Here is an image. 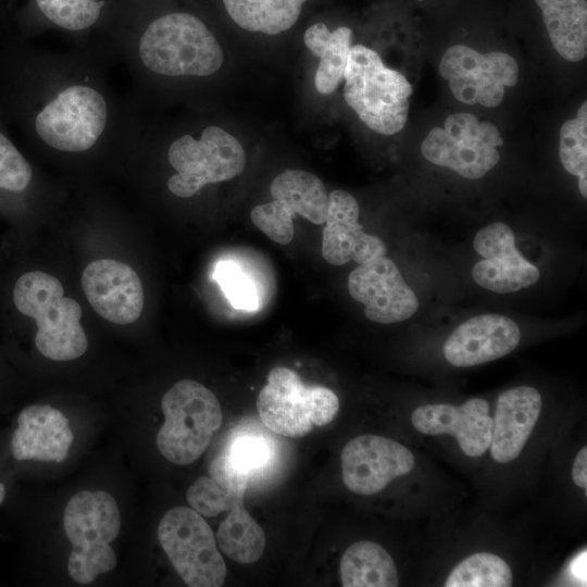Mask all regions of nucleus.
Returning a JSON list of instances; mask_svg holds the SVG:
<instances>
[{
	"instance_id": "nucleus-1",
	"label": "nucleus",
	"mask_w": 587,
	"mask_h": 587,
	"mask_svg": "<svg viewBox=\"0 0 587 587\" xmlns=\"http://www.w3.org/2000/svg\"><path fill=\"white\" fill-rule=\"evenodd\" d=\"M63 294L61 282L41 271L23 274L13 288L16 309L36 321L35 344L38 351L54 361L77 359L88 348L79 322L82 308Z\"/></svg>"
},
{
	"instance_id": "nucleus-2",
	"label": "nucleus",
	"mask_w": 587,
	"mask_h": 587,
	"mask_svg": "<svg viewBox=\"0 0 587 587\" xmlns=\"http://www.w3.org/2000/svg\"><path fill=\"white\" fill-rule=\"evenodd\" d=\"M344 79L346 102L369 128L394 135L404 127L412 86L400 72L385 66L376 51L352 46Z\"/></svg>"
},
{
	"instance_id": "nucleus-3",
	"label": "nucleus",
	"mask_w": 587,
	"mask_h": 587,
	"mask_svg": "<svg viewBox=\"0 0 587 587\" xmlns=\"http://www.w3.org/2000/svg\"><path fill=\"white\" fill-rule=\"evenodd\" d=\"M139 55L147 68L170 76H208L224 61L222 48L210 29L186 12L153 20L141 36Z\"/></svg>"
},
{
	"instance_id": "nucleus-4",
	"label": "nucleus",
	"mask_w": 587,
	"mask_h": 587,
	"mask_svg": "<svg viewBox=\"0 0 587 587\" xmlns=\"http://www.w3.org/2000/svg\"><path fill=\"white\" fill-rule=\"evenodd\" d=\"M120 527L117 503L110 494L83 490L70 499L64 510V529L73 545L67 570L76 583H91L115 567L116 555L110 544Z\"/></svg>"
},
{
	"instance_id": "nucleus-5",
	"label": "nucleus",
	"mask_w": 587,
	"mask_h": 587,
	"mask_svg": "<svg viewBox=\"0 0 587 587\" xmlns=\"http://www.w3.org/2000/svg\"><path fill=\"white\" fill-rule=\"evenodd\" d=\"M161 409L165 421L157 446L166 460L179 465L196 461L204 452L223 420L216 396L191 379L179 380L167 390Z\"/></svg>"
},
{
	"instance_id": "nucleus-6",
	"label": "nucleus",
	"mask_w": 587,
	"mask_h": 587,
	"mask_svg": "<svg viewBox=\"0 0 587 587\" xmlns=\"http://www.w3.org/2000/svg\"><path fill=\"white\" fill-rule=\"evenodd\" d=\"M257 409L262 423L272 432L302 437L313 426L330 423L339 410V400L332 389L305 385L292 370L276 366L258 395Z\"/></svg>"
},
{
	"instance_id": "nucleus-7",
	"label": "nucleus",
	"mask_w": 587,
	"mask_h": 587,
	"mask_svg": "<svg viewBox=\"0 0 587 587\" xmlns=\"http://www.w3.org/2000/svg\"><path fill=\"white\" fill-rule=\"evenodd\" d=\"M168 162L177 172L167 180L172 193L189 198L203 186L229 180L241 174L246 153L241 143L217 126L203 129L200 139L184 135L172 142Z\"/></svg>"
},
{
	"instance_id": "nucleus-8",
	"label": "nucleus",
	"mask_w": 587,
	"mask_h": 587,
	"mask_svg": "<svg viewBox=\"0 0 587 587\" xmlns=\"http://www.w3.org/2000/svg\"><path fill=\"white\" fill-rule=\"evenodd\" d=\"M159 541L178 575L190 587H220L226 565L213 530L192 508L168 510L158 527Z\"/></svg>"
},
{
	"instance_id": "nucleus-9",
	"label": "nucleus",
	"mask_w": 587,
	"mask_h": 587,
	"mask_svg": "<svg viewBox=\"0 0 587 587\" xmlns=\"http://www.w3.org/2000/svg\"><path fill=\"white\" fill-rule=\"evenodd\" d=\"M501 146L503 140L495 124L472 113H455L445 120L442 127L432 128L421 152L433 164L478 179L497 165Z\"/></svg>"
},
{
	"instance_id": "nucleus-10",
	"label": "nucleus",
	"mask_w": 587,
	"mask_h": 587,
	"mask_svg": "<svg viewBox=\"0 0 587 587\" xmlns=\"http://www.w3.org/2000/svg\"><path fill=\"white\" fill-rule=\"evenodd\" d=\"M108 117L104 98L93 88L76 85L62 90L37 115L38 136L50 147L66 152L91 148Z\"/></svg>"
},
{
	"instance_id": "nucleus-11",
	"label": "nucleus",
	"mask_w": 587,
	"mask_h": 587,
	"mask_svg": "<svg viewBox=\"0 0 587 587\" xmlns=\"http://www.w3.org/2000/svg\"><path fill=\"white\" fill-rule=\"evenodd\" d=\"M271 202L251 210L252 223L270 239L289 243L295 235L292 218L303 216L313 224H324L328 210V193L323 182L302 170H287L270 186Z\"/></svg>"
},
{
	"instance_id": "nucleus-12",
	"label": "nucleus",
	"mask_w": 587,
	"mask_h": 587,
	"mask_svg": "<svg viewBox=\"0 0 587 587\" xmlns=\"http://www.w3.org/2000/svg\"><path fill=\"white\" fill-rule=\"evenodd\" d=\"M439 73L449 82L454 98L462 103L495 108L501 103L505 88L517 83L519 64L504 52L480 53L471 47L457 45L442 54Z\"/></svg>"
},
{
	"instance_id": "nucleus-13",
	"label": "nucleus",
	"mask_w": 587,
	"mask_h": 587,
	"mask_svg": "<svg viewBox=\"0 0 587 587\" xmlns=\"http://www.w3.org/2000/svg\"><path fill=\"white\" fill-rule=\"evenodd\" d=\"M412 452L396 440L378 435H361L346 444L341 452L342 479L354 494L370 496L396 477L411 472Z\"/></svg>"
},
{
	"instance_id": "nucleus-14",
	"label": "nucleus",
	"mask_w": 587,
	"mask_h": 587,
	"mask_svg": "<svg viewBox=\"0 0 587 587\" xmlns=\"http://www.w3.org/2000/svg\"><path fill=\"white\" fill-rule=\"evenodd\" d=\"M348 290L364 305L365 316L379 324L402 322L419 309L414 291L397 265L385 255L359 264L349 274Z\"/></svg>"
},
{
	"instance_id": "nucleus-15",
	"label": "nucleus",
	"mask_w": 587,
	"mask_h": 587,
	"mask_svg": "<svg viewBox=\"0 0 587 587\" xmlns=\"http://www.w3.org/2000/svg\"><path fill=\"white\" fill-rule=\"evenodd\" d=\"M473 246L484 258L472 268V277L478 286L509 294L530 287L539 279L538 268L515 247L509 225L497 222L483 227L475 235Z\"/></svg>"
},
{
	"instance_id": "nucleus-16",
	"label": "nucleus",
	"mask_w": 587,
	"mask_h": 587,
	"mask_svg": "<svg viewBox=\"0 0 587 587\" xmlns=\"http://www.w3.org/2000/svg\"><path fill=\"white\" fill-rule=\"evenodd\" d=\"M82 286L93 310L112 323L129 324L141 314V282L123 262L100 259L89 263L83 272Z\"/></svg>"
},
{
	"instance_id": "nucleus-17",
	"label": "nucleus",
	"mask_w": 587,
	"mask_h": 587,
	"mask_svg": "<svg viewBox=\"0 0 587 587\" xmlns=\"http://www.w3.org/2000/svg\"><path fill=\"white\" fill-rule=\"evenodd\" d=\"M359 204L347 191L335 189L328 195V210L322 236V255L340 266L350 261L364 264L387 252L384 241L363 232Z\"/></svg>"
},
{
	"instance_id": "nucleus-18",
	"label": "nucleus",
	"mask_w": 587,
	"mask_h": 587,
	"mask_svg": "<svg viewBox=\"0 0 587 587\" xmlns=\"http://www.w3.org/2000/svg\"><path fill=\"white\" fill-rule=\"evenodd\" d=\"M488 413V402L473 398L459 407L448 403L421 405L412 412L411 422L425 435L454 436L463 453L478 458L491 442L492 417Z\"/></svg>"
},
{
	"instance_id": "nucleus-19",
	"label": "nucleus",
	"mask_w": 587,
	"mask_h": 587,
	"mask_svg": "<svg viewBox=\"0 0 587 587\" xmlns=\"http://www.w3.org/2000/svg\"><path fill=\"white\" fill-rule=\"evenodd\" d=\"M517 324L500 314H480L459 325L444 345L446 360L467 367L500 359L519 345Z\"/></svg>"
},
{
	"instance_id": "nucleus-20",
	"label": "nucleus",
	"mask_w": 587,
	"mask_h": 587,
	"mask_svg": "<svg viewBox=\"0 0 587 587\" xmlns=\"http://www.w3.org/2000/svg\"><path fill=\"white\" fill-rule=\"evenodd\" d=\"M73 440L68 420L61 411L46 404H34L20 413L11 450L18 461L60 463L67 457Z\"/></svg>"
},
{
	"instance_id": "nucleus-21",
	"label": "nucleus",
	"mask_w": 587,
	"mask_h": 587,
	"mask_svg": "<svg viewBox=\"0 0 587 587\" xmlns=\"http://www.w3.org/2000/svg\"><path fill=\"white\" fill-rule=\"evenodd\" d=\"M541 411V396L529 386H520L498 397L490 453L498 463H509L522 452Z\"/></svg>"
},
{
	"instance_id": "nucleus-22",
	"label": "nucleus",
	"mask_w": 587,
	"mask_h": 587,
	"mask_svg": "<svg viewBox=\"0 0 587 587\" xmlns=\"http://www.w3.org/2000/svg\"><path fill=\"white\" fill-rule=\"evenodd\" d=\"M209 474V477L198 478L187 490V501L195 511L212 517L243 503L250 476L238 470L226 453L211 462Z\"/></svg>"
},
{
	"instance_id": "nucleus-23",
	"label": "nucleus",
	"mask_w": 587,
	"mask_h": 587,
	"mask_svg": "<svg viewBox=\"0 0 587 587\" xmlns=\"http://www.w3.org/2000/svg\"><path fill=\"white\" fill-rule=\"evenodd\" d=\"M557 52L578 62L587 54V1L535 0Z\"/></svg>"
},
{
	"instance_id": "nucleus-24",
	"label": "nucleus",
	"mask_w": 587,
	"mask_h": 587,
	"mask_svg": "<svg viewBox=\"0 0 587 587\" xmlns=\"http://www.w3.org/2000/svg\"><path fill=\"white\" fill-rule=\"evenodd\" d=\"M344 587H396L399 585L396 564L378 544L360 540L344 552L340 560Z\"/></svg>"
},
{
	"instance_id": "nucleus-25",
	"label": "nucleus",
	"mask_w": 587,
	"mask_h": 587,
	"mask_svg": "<svg viewBox=\"0 0 587 587\" xmlns=\"http://www.w3.org/2000/svg\"><path fill=\"white\" fill-rule=\"evenodd\" d=\"M351 40L352 30L345 26L330 32L324 23H316L305 30L304 43L320 59L315 73L320 93H333L344 79Z\"/></svg>"
},
{
	"instance_id": "nucleus-26",
	"label": "nucleus",
	"mask_w": 587,
	"mask_h": 587,
	"mask_svg": "<svg viewBox=\"0 0 587 587\" xmlns=\"http://www.w3.org/2000/svg\"><path fill=\"white\" fill-rule=\"evenodd\" d=\"M307 0H223L230 18L241 28L267 35L289 29Z\"/></svg>"
},
{
	"instance_id": "nucleus-27",
	"label": "nucleus",
	"mask_w": 587,
	"mask_h": 587,
	"mask_svg": "<svg viewBox=\"0 0 587 587\" xmlns=\"http://www.w3.org/2000/svg\"><path fill=\"white\" fill-rule=\"evenodd\" d=\"M229 511L218 526L216 542L224 554L235 562L254 563L265 548L264 532L246 511L243 503Z\"/></svg>"
},
{
	"instance_id": "nucleus-28",
	"label": "nucleus",
	"mask_w": 587,
	"mask_h": 587,
	"mask_svg": "<svg viewBox=\"0 0 587 587\" xmlns=\"http://www.w3.org/2000/svg\"><path fill=\"white\" fill-rule=\"evenodd\" d=\"M512 572L500 557L479 552L465 558L449 574L445 587H510Z\"/></svg>"
},
{
	"instance_id": "nucleus-29",
	"label": "nucleus",
	"mask_w": 587,
	"mask_h": 587,
	"mask_svg": "<svg viewBox=\"0 0 587 587\" xmlns=\"http://www.w3.org/2000/svg\"><path fill=\"white\" fill-rule=\"evenodd\" d=\"M560 161L572 175L578 177L580 195L587 197V102H583L576 117L560 129Z\"/></svg>"
},
{
	"instance_id": "nucleus-30",
	"label": "nucleus",
	"mask_w": 587,
	"mask_h": 587,
	"mask_svg": "<svg viewBox=\"0 0 587 587\" xmlns=\"http://www.w3.org/2000/svg\"><path fill=\"white\" fill-rule=\"evenodd\" d=\"M40 12L67 30H83L93 25L104 7L103 0H36Z\"/></svg>"
},
{
	"instance_id": "nucleus-31",
	"label": "nucleus",
	"mask_w": 587,
	"mask_h": 587,
	"mask_svg": "<svg viewBox=\"0 0 587 587\" xmlns=\"http://www.w3.org/2000/svg\"><path fill=\"white\" fill-rule=\"evenodd\" d=\"M214 277L225 296L238 310L255 311L260 307L259 288L253 278L233 261L217 263Z\"/></svg>"
},
{
	"instance_id": "nucleus-32",
	"label": "nucleus",
	"mask_w": 587,
	"mask_h": 587,
	"mask_svg": "<svg viewBox=\"0 0 587 587\" xmlns=\"http://www.w3.org/2000/svg\"><path fill=\"white\" fill-rule=\"evenodd\" d=\"M272 453V447L265 438L243 435L230 445L226 454L238 470L250 476L268 464Z\"/></svg>"
},
{
	"instance_id": "nucleus-33",
	"label": "nucleus",
	"mask_w": 587,
	"mask_h": 587,
	"mask_svg": "<svg viewBox=\"0 0 587 587\" xmlns=\"http://www.w3.org/2000/svg\"><path fill=\"white\" fill-rule=\"evenodd\" d=\"M32 168L15 146L0 133V189L21 192L29 185Z\"/></svg>"
},
{
	"instance_id": "nucleus-34",
	"label": "nucleus",
	"mask_w": 587,
	"mask_h": 587,
	"mask_svg": "<svg viewBox=\"0 0 587 587\" xmlns=\"http://www.w3.org/2000/svg\"><path fill=\"white\" fill-rule=\"evenodd\" d=\"M572 478L578 487L587 488V447H583L574 460Z\"/></svg>"
},
{
	"instance_id": "nucleus-35",
	"label": "nucleus",
	"mask_w": 587,
	"mask_h": 587,
	"mask_svg": "<svg viewBox=\"0 0 587 587\" xmlns=\"http://www.w3.org/2000/svg\"><path fill=\"white\" fill-rule=\"evenodd\" d=\"M571 571L579 582L586 583V551L573 561Z\"/></svg>"
},
{
	"instance_id": "nucleus-36",
	"label": "nucleus",
	"mask_w": 587,
	"mask_h": 587,
	"mask_svg": "<svg viewBox=\"0 0 587 587\" xmlns=\"http://www.w3.org/2000/svg\"><path fill=\"white\" fill-rule=\"evenodd\" d=\"M5 498V487L4 484L0 483V504L3 502Z\"/></svg>"
}]
</instances>
